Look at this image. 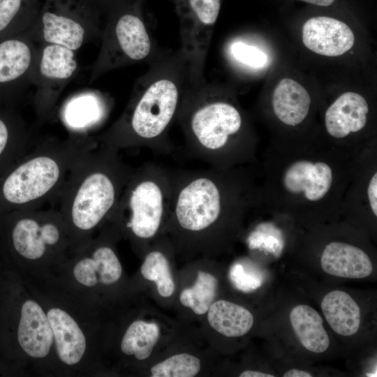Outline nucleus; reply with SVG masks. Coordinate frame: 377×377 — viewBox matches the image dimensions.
Listing matches in <instances>:
<instances>
[{
    "instance_id": "f257e3e1",
    "label": "nucleus",
    "mask_w": 377,
    "mask_h": 377,
    "mask_svg": "<svg viewBox=\"0 0 377 377\" xmlns=\"http://www.w3.org/2000/svg\"><path fill=\"white\" fill-rule=\"evenodd\" d=\"M171 180L167 229L183 249L214 247L226 226L260 205L258 186L244 166L171 170Z\"/></svg>"
},
{
    "instance_id": "f03ea898",
    "label": "nucleus",
    "mask_w": 377,
    "mask_h": 377,
    "mask_svg": "<svg viewBox=\"0 0 377 377\" xmlns=\"http://www.w3.org/2000/svg\"><path fill=\"white\" fill-rule=\"evenodd\" d=\"M361 150L272 148L266 155L260 205L293 213L343 207Z\"/></svg>"
},
{
    "instance_id": "7ed1b4c3",
    "label": "nucleus",
    "mask_w": 377,
    "mask_h": 377,
    "mask_svg": "<svg viewBox=\"0 0 377 377\" xmlns=\"http://www.w3.org/2000/svg\"><path fill=\"white\" fill-rule=\"evenodd\" d=\"M135 169L118 149L98 142L78 157L58 200L73 247H83L108 221Z\"/></svg>"
},
{
    "instance_id": "20e7f679",
    "label": "nucleus",
    "mask_w": 377,
    "mask_h": 377,
    "mask_svg": "<svg viewBox=\"0 0 377 377\" xmlns=\"http://www.w3.org/2000/svg\"><path fill=\"white\" fill-rule=\"evenodd\" d=\"M176 117L193 157L221 169L255 161V142L232 103L207 90L192 91L180 100Z\"/></svg>"
},
{
    "instance_id": "39448f33",
    "label": "nucleus",
    "mask_w": 377,
    "mask_h": 377,
    "mask_svg": "<svg viewBox=\"0 0 377 377\" xmlns=\"http://www.w3.org/2000/svg\"><path fill=\"white\" fill-rule=\"evenodd\" d=\"M97 144L96 138L82 134L35 144L0 175V213L58 202L76 160Z\"/></svg>"
},
{
    "instance_id": "423d86ee",
    "label": "nucleus",
    "mask_w": 377,
    "mask_h": 377,
    "mask_svg": "<svg viewBox=\"0 0 377 377\" xmlns=\"http://www.w3.org/2000/svg\"><path fill=\"white\" fill-rule=\"evenodd\" d=\"M181 97L177 80L163 72L140 82L121 115L96 141L118 149L145 147L168 155L174 147L169 127L177 115Z\"/></svg>"
},
{
    "instance_id": "0eeeda50",
    "label": "nucleus",
    "mask_w": 377,
    "mask_h": 377,
    "mask_svg": "<svg viewBox=\"0 0 377 377\" xmlns=\"http://www.w3.org/2000/svg\"><path fill=\"white\" fill-rule=\"evenodd\" d=\"M171 193V170L145 163L128 181L108 221L135 244H147L167 228Z\"/></svg>"
},
{
    "instance_id": "6e6552de",
    "label": "nucleus",
    "mask_w": 377,
    "mask_h": 377,
    "mask_svg": "<svg viewBox=\"0 0 377 377\" xmlns=\"http://www.w3.org/2000/svg\"><path fill=\"white\" fill-rule=\"evenodd\" d=\"M72 246L56 209H20L0 213V259L19 265L56 256Z\"/></svg>"
},
{
    "instance_id": "1a4fd4ad",
    "label": "nucleus",
    "mask_w": 377,
    "mask_h": 377,
    "mask_svg": "<svg viewBox=\"0 0 377 377\" xmlns=\"http://www.w3.org/2000/svg\"><path fill=\"white\" fill-rule=\"evenodd\" d=\"M101 36V48L91 69V82L110 70L147 58L151 50L145 23L134 13H124L113 18Z\"/></svg>"
},
{
    "instance_id": "9d476101",
    "label": "nucleus",
    "mask_w": 377,
    "mask_h": 377,
    "mask_svg": "<svg viewBox=\"0 0 377 377\" xmlns=\"http://www.w3.org/2000/svg\"><path fill=\"white\" fill-rule=\"evenodd\" d=\"M28 29L36 42L57 44L75 52L103 32L89 17L49 8L35 17Z\"/></svg>"
},
{
    "instance_id": "9b49d317",
    "label": "nucleus",
    "mask_w": 377,
    "mask_h": 377,
    "mask_svg": "<svg viewBox=\"0 0 377 377\" xmlns=\"http://www.w3.org/2000/svg\"><path fill=\"white\" fill-rule=\"evenodd\" d=\"M77 68L75 51L52 43L43 44L39 49L35 85L36 105L41 117L50 111L55 94L75 75Z\"/></svg>"
},
{
    "instance_id": "f8f14e48",
    "label": "nucleus",
    "mask_w": 377,
    "mask_h": 377,
    "mask_svg": "<svg viewBox=\"0 0 377 377\" xmlns=\"http://www.w3.org/2000/svg\"><path fill=\"white\" fill-rule=\"evenodd\" d=\"M110 228L105 230L95 241L91 240L83 247L84 251L73 268L75 280L87 287L98 283L111 285L121 276L122 267L113 247V237L118 228L110 222Z\"/></svg>"
},
{
    "instance_id": "ddd939ff",
    "label": "nucleus",
    "mask_w": 377,
    "mask_h": 377,
    "mask_svg": "<svg viewBox=\"0 0 377 377\" xmlns=\"http://www.w3.org/2000/svg\"><path fill=\"white\" fill-rule=\"evenodd\" d=\"M29 29L0 41V86L35 85L39 54Z\"/></svg>"
},
{
    "instance_id": "4468645a",
    "label": "nucleus",
    "mask_w": 377,
    "mask_h": 377,
    "mask_svg": "<svg viewBox=\"0 0 377 377\" xmlns=\"http://www.w3.org/2000/svg\"><path fill=\"white\" fill-rule=\"evenodd\" d=\"M302 41L311 51L320 55L337 57L354 45L355 36L344 22L329 17L308 20L302 27Z\"/></svg>"
},
{
    "instance_id": "2eb2a0df",
    "label": "nucleus",
    "mask_w": 377,
    "mask_h": 377,
    "mask_svg": "<svg viewBox=\"0 0 377 377\" xmlns=\"http://www.w3.org/2000/svg\"><path fill=\"white\" fill-rule=\"evenodd\" d=\"M368 113L369 105L362 96L355 92H345L325 112L326 131L334 139H345L365 127Z\"/></svg>"
},
{
    "instance_id": "dca6fc26",
    "label": "nucleus",
    "mask_w": 377,
    "mask_h": 377,
    "mask_svg": "<svg viewBox=\"0 0 377 377\" xmlns=\"http://www.w3.org/2000/svg\"><path fill=\"white\" fill-rule=\"evenodd\" d=\"M320 265L327 274L346 279H363L373 271L369 256L360 248L343 242H331L324 248Z\"/></svg>"
},
{
    "instance_id": "f3484780",
    "label": "nucleus",
    "mask_w": 377,
    "mask_h": 377,
    "mask_svg": "<svg viewBox=\"0 0 377 377\" xmlns=\"http://www.w3.org/2000/svg\"><path fill=\"white\" fill-rule=\"evenodd\" d=\"M34 145L23 119L10 108L0 107V175Z\"/></svg>"
},
{
    "instance_id": "a211bd4d",
    "label": "nucleus",
    "mask_w": 377,
    "mask_h": 377,
    "mask_svg": "<svg viewBox=\"0 0 377 377\" xmlns=\"http://www.w3.org/2000/svg\"><path fill=\"white\" fill-rule=\"evenodd\" d=\"M59 359L67 365L78 363L87 348L85 336L75 319L60 308L47 313Z\"/></svg>"
},
{
    "instance_id": "6ab92c4d",
    "label": "nucleus",
    "mask_w": 377,
    "mask_h": 377,
    "mask_svg": "<svg viewBox=\"0 0 377 377\" xmlns=\"http://www.w3.org/2000/svg\"><path fill=\"white\" fill-rule=\"evenodd\" d=\"M311 99L306 89L295 80L283 78L276 86L272 99L273 112L283 124L295 126L309 114Z\"/></svg>"
},
{
    "instance_id": "aec40b11",
    "label": "nucleus",
    "mask_w": 377,
    "mask_h": 377,
    "mask_svg": "<svg viewBox=\"0 0 377 377\" xmlns=\"http://www.w3.org/2000/svg\"><path fill=\"white\" fill-rule=\"evenodd\" d=\"M320 306L327 323L337 334L349 337L357 332L360 309L349 294L339 290L330 291L323 297Z\"/></svg>"
},
{
    "instance_id": "412c9836",
    "label": "nucleus",
    "mask_w": 377,
    "mask_h": 377,
    "mask_svg": "<svg viewBox=\"0 0 377 377\" xmlns=\"http://www.w3.org/2000/svg\"><path fill=\"white\" fill-rule=\"evenodd\" d=\"M292 328L300 343L306 350L321 353L330 346V338L320 315L306 304L295 306L290 313Z\"/></svg>"
},
{
    "instance_id": "4be33fe9",
    "label": "nucleus",
    "mask_w": 377,
    "mask_h": 377,
    "mask_svg": "<svg viewBox=\"0 0 377 377\" xmlns=\"http://www.w3.org/2000/svg\"><path fill=\"white\" fill-rule=\"evenodd\" d=\"M207 313L209 325L228 337L246 334L254 322L252 313L247 309L224 300L214 302Z\"/></svg>"
},
{
    "instance_id": "5701e85b",
    "label": "nucleus",
    "mask_w": 377,
    "mask_h": 377,
    "mask_svg": "<svg viewBox=\"0 0 377 377\" xmlns=\"http://www.w3.org/2000/svg\"><path fill=\"white\" fill-rule=\"evenodd\" d=\"M160 334L156 323L136 320L126 329L121 341V350L125 355H133L138 360H146L151 355Z\"/></svg>"
},
{
    "instance_id": "b1692460",
    "label": "nucleus",
    "mask_w": 377,
    "mask_h": 377,
    "mask_svg": "<svg viewBox=\"0 0 377 377\" xmlns=\"http://www.w3.org/2000/svg\"><path fill=\"white\" fill-rule=\"evenodd\" d=\"M217 286V279L214 275L200 271L193 285L182 291L180 302L195 314L203 315L208 311L214 302Z\"/></svg>"
},
{
    "instance_id": "393cba45",
    "label": "nucleus",
    "mask_w": 377,
    "mask_h": 377,
    "mask_svg": "<svg viewBox=\"0 0 377 377\" xmlns=\"http://www.w3.org/2000/svg\"><path fill=\"white\" fill-rule=\"evenodd\" d=\"M142 276L154 281L158 294L163 297L171 296L175 289V282L167 256L160 249L147 253L140 267Z\"/></svg>"
},
{
    "instance_id": "a878e982",
    "label": "nucleus",
    "mask_w": 377,
    "mask_h": 377,
    "mask_svg": "<svg viewBox=\"0 0 377 377\" xmlns=\"http://www.w3.org/2000/svg\"><path fill=\"white\" fill-rule=\"evenodd\" d=\"M201 368L200 360L188 353L176 354L154 365L152 377H193Z\"/></svg>"
},
{
    "instance_id": "bb28decb",
    "label": "nucleus",
    "mask_w": 377,
    "mask_h": 377,
    "mask_svg": "<svg viewBox=\"0 0 377 377\" xmlns=\"http://www.w3.org/2000/svg\"><path fill=\"white\" fill-rule=\"evenodd\" d=\"M228 52L233 61L246 68L261 69L268 64V55L265 52L243 40L231 42Z\"/></svg>"
},
{
    "instance_id": "cd10ccee",
    "label": "nucleus",
    "mask_w": 377,
    "mask_h": 377,
    "mask_svg": "<svg viewBox=\"0 0 377 377\" xmlns=\"http://www.w3.org/2000/svg\"><path fill=\"white\" fill-rule=\"evenodd\" d=\"M28 0H0V34L18 21L29 28L35 15L27 13Z\"/></svg>"
},
{
    "instance_id": "c85d7f7f",
    "label": "nucleus",
    "mask_w": 377,
    "mask_h": 377,
    "mask_svg": "<svg viewBox=\"0 0 377 377\" xmlns=\"http://www.w3.org/2000/svg\"><path fill=\"white\" fill-rule=\"evenodd\" d=\"M230 278L235 286L242 291H251L262 284V279L245 271L240 264H235L230 270Z\"/></svg>"
},
{
    "instance_id": "c756f323",
    "label": "nucleus",
    "mask_w": 377,
    "mask_h": 377,
    "mask_svg": "<svg viewBox=\"0 0 377 377\" xmlns=\"http://www.w3.org/2000/svg\"><path fill=\"white\" fill-rule=\"evenodd\" d=\"M365 184L368 206L374 216H377V172L372 170Z\"/></svg>"
},
{
    "instance_id": "7c9ffc66",
    "label": "nucleus",
    "mask_w": 377,
    "mask_h": 377,
    "mask_svg": "<svg viewBox=\"0 0 377 377\" xmlns=\"http://www.w3.org/2000/svg\"><path fill=\"white\" fill-rule=\"evenodd\" d=\"M284 377H311L312 375L304 370L292 369L283 374Z\"/></svg>"
},
{
    "instance_id": "2f4dec72",
    "label": "nucleus",
    "mask_w": 377,
    "mask_h": 377,
    "mask_svg": "<svg viewBox=\"0 0 377 377\" xmlns=\"http://www.w3.org/2000/svg\"><path fill=\"white\" fill-rule=\"evenodd\" d=\"M240 377H274L272 374L253 370H246L239 374Z\"/></svg>"
},
{
    "instance_id": "473e14b6",
    "label": "nucleus",
    "mask_w": 377,
    "mask_h": 377,
    "mask_svg": "<svg viewBox=\"0 0 377 377\" xmlns=\"http://www.w3.org/2000/svg\"><path fill=\"white\" fill-rule=\"evenodd\" d=\"M304 2L319 6H329L334 0H301Z\"/></svg>"
},
{
    "instance_id": "72a5a7b5",
    "label": "nucleus",
    "mask_w": 377,
    "mask_h": 377,
    "mask_svg": "<svg viewBox=\"0 0 377 377\" xmlns=\"http://www.w3.org/2000/svg\"><path fill=\"white\" fill-rule=\"evenodd\" d=\"M6 370H7V365L3 361L1 362L0 360V373H5Z\"/></svg>"
},
{
    "instance_id": "f704fd0d",
    "label": "nucleus",
    "mask_w": 377,
    "mask_h": 377,
    "mask_svg": "<svg viewBox=\"0 0 377 377\" xmlns=\"http://www.w3.org/2000/svg\"><path fill=\"white\" fill-rule=\"evenodd\" d=\"M1 260V259H0ZM1 265V264H0Z\"/></svg>"
}]
</instances>
